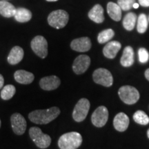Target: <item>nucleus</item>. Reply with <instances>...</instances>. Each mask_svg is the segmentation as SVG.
Listing matches in <instances>:
<instances>
[{
  "label": "nucleus",
  "mask_w": 149,
  "mask_h": 149,
  "mask_svg": "<svg viewBox=\"0 0 149 149\" xmlns=\"http://www.w3.org/2000/svg\"><path fill=\"white\" fill-rule=\"evenodd\" d=\"M31 46L33 52L40 58L44 59L48 55V42L44 37H35L31 41Z\"/></svg>",
  "instance_id": "6e6552de"
},
{
  "label": "nucleus",
  "mask_w": 149,
  "mask_h": 149,
  "mask_svg": "<svg viewBox=\"0 0 149 149\" xmlns=\"http://www.w3.org/2000/svg\"><path fill=\"white\" fill-rule=\"evenodd\" d=\"M61 81L57 76L51 75L42 78L40 81V86L44 91H53L60 86Z\"/></svg>",
  "instance_id": "ddd939ff"
},
{
  "label": "nucleus",
  "mask_w": 149,
  "mask_h": 149,
  "mask_svg": "<svg viewBox=\"0 0 149 149\" xmlns=\"http://www.w3.org/2000/svg\"><path fill=\"white\" fill-rule=\"evenodd\" d=\"M47 1H58V0H46Z\"/></svg>",
  "instance_id": "72a5a7b5"
},
{
  "label": "nucleus",
  "mask_w": 149,
  "mask_h": 149,
  "mask_svg": "<svg viewBox=\"0 0 149 149\" xmlns=\"http://www.w3.org/2000/svg\"><path fill=\"white\" fill-rule=\"evenodd\" d=\"M135 3V0H117V4L120 6L122 10L124 11L130 10Z\"/></svg>",
  "instance_id": "cd10ccee"
},
{
  "label": "nucleus",
  "mask_w": 149,
  "mask_h": 149,
  "mask_svg": "<svg viewBox=\"0 0 149 149\" xmlns=\"http://www.w3.org/2000/svg\"><path fill=\"white\" fill-rule=\"evenodd\" d=\"M81 134L77 132H69L59 137L58 146L60 149H77L82 144Z\"/></svg>",
  "instance_id": "f03ea898"
},
{
  "label": "nucleus",
  "mask_w": 149,
  "mask_h": 149,
  "mask_svg": "<svg viewBox=\"0 0 149 149\" xmlns=\"http://www.w3.org/2000/svg\"><path fill=\"white\" fill-rule=\"evenodd\" d=\"M138 55H139V60L141 63L144 64L146 63L149 59V53L147 51V50L144 48H139L138 51Z\"/></svg>",
  "instance_id": "c85d7f7f"
},
{
  "label": "nucleus",
  "mask_w": 149,
  "mask_h": 149,
  "mask_svg": "<svg viewBox=\"0 0 149 149\" xmlns=\"http://www.w3.org/2000/svg\"><path fill=\"white\" fill-rule=\"evenodd\" d=\"M92 43L90 38L88 37H80V38L74 39L70 43V48L74 51L77 52H87L91 48Z\"/></svg>",
  "instance_id": "f8f14e48"
},
{
  "label": "nucleus",
  "mask_w": 149,
  "mask_h": 149,
  "mask_svg": "<svg viewBox=\"0 0 149 149\" xmlns=\"http://www.w3.org/2000/svg\"><path fill=\"white\" fill-rule=\"evenodd\" d=\"M3 1H5V0H3Z\"/></svg>",
  "instance_id": "e433bc0d"
},
{
  "label": "nucleus",
  "mask_w": 149,
  "mask_h": 149,
  "mask_svg": "<svg viewBox=\"0 0 149 149\" xmlns=\"http://www.w3.org/2000/svg\"><path fill=\"white\" fill-rule=\"evenodd\" d=\"M139 3L141 6H144V7L149 6V0H139Z\"/></svg>",
  "instance_id": "c756f323"
},
{
  "label": "nucleus",
  "mask_w": 149,
  "mask_h": 149,
  "mask_svg": "<svg viewBox=\"0 0 149 149\" xmlns=\"http://www.w3.org/2000/svg\"><path fill=\"white\" fill-rule=\"evenodd\" d=\"M129 117L124 113H119L113 120V126L115 130L119 132H124L129 126Z\"/></svg>",
  "instance_id": "4468645a"
},
{
  "label": "nucleus",
  "mask_w": 149,
  "mask_h": 149,
  "mask_svg": "<svg viewBox=\"0 0 149 149\" xmlns=\"http://www.w3.org/2000/svg\"><path fill=\"white\" fill-rule=\"evenodd\" d=\"M120 100L128 105L137 103L139 100V93L135 87L131 86H123L118 91Z\"/></svg>",
  "instance_id": "39448f33"
},
{
  "label": "nucleus",
  "mask_w": 149,
  "mask_h": 149,
  "mask_svg": "<svg viewBox=\"0 0 149 149\" xmlns=\"http://www.w3.org/2000/svg\"><path fill=\"white\" fill-rule=\"evenodd\" d=\"M29 135L38 148L44 149L51 145V138L47 134L44 133L40 128L31 127L29 129Z\"/></svg>",
  "instance_id": "20e7f679"
},
{
  "label": "nucleus",
  "mask_w": 149,
  "mask_h": 149,
  "mask_svg": "<svg viewBox=\"0 0 149 149\" xmlns=\"http://www.w3.org/2000/svg\"><path fill=\"white\" fill-rule=\"evenodd\" d=\"M16 93V88L13 85L5 86L1 91V97L3 100H10Z\"/></svg>",
  "instance_id": "a878e982"
},
{
  "label": "nucleus",
  "mask_w": 149,
  "mask_h": 149,
  "mask_svg": "<svg viewBox=\"0 0 149 149\" xmlns=\"http://www.w3.org/2000/svg\"><path fill=\"white\" fill-rule=\"evenodd\" d=\"M122 48L120 42L111 41L107 44L103 49V54L108 59H114Z\"/></svg>",
  "instance_id": "2eb2a0df"
},
{
  "label": "nucleus",
  "mask_w": 149,
  "mask_h": 149,
  "mask_svg": "<svg viewBox=\"0 0 149 149\" xmlns=\"http://www.w3.org/2000/svg\"><path fill=\"white\" fill-rule=\"evenodd\" d=\"M144 74H145V77L146 78V79L148 80V81H149V68L146 70Z\"/></svg>",
  "instance_id": "2f4dec72"
},
{
  "label": "nucleus",
  "mask_w": 149,
  "mask_h": 149,
  "mask_svg": "<svg viewBox=\"0 0 149 149\" xmlns=\"http://www.w3.org/2000/svg\"><path fill=\"white\" fill-rule=\"evenodd\" d=\"M1 120H0V128H1Z\"/></svg>",
  "instance_id": "c9c22d12"
},
{
  "label": "nucleus",
  "mask_w": 149,
  "mask_h": 149,
  "mask_svg": "<svg viewBox=\"0 0 149 149\" xmlns=\"http://www.w3.org/2000/svg\"><path fill=\"white\" fill-rule=\"evenodd\" d=\"M148 19L145 14H140L138 17L137 30L139 33H144L148 29Z\"/></svg>",
  "instance_id": "bb28decb"
},
{
  "label": "nucleus",
  "mask_w": 149,
  "mask_h": 149,
  "mask_svg": "<svg viewBox=\"0 0 149 149\" xmlns=\"http://www.w3.org/2000/svg\"><path fill=\"white\" fill-rule=\"evenodd\" d=\"M134 51L131 46H126L124 49L120 64L124 67H130L134 64Z\"/></svg>",
  "instance_id": "6ab92c4d"
},
{
  "label": "nucleus",
  "mask_w": 149,
  "mask_h": 149,
  "mask_svg": "<svg viewBox=\"0 0 149 149\" xmlns=\"http://www.w3.org/2000/svg\"><path fill=\"white\" fill-rule=\"evenodd\" d=\"M133 118L137 124L140 125H147L149 123V117L146 115V113L143 111L139 110L137 111L133 114Z\"/></svg>",
  "instance_id": "393cba45"
},
{
  "label": "nucleus",
  "mask_w": 149,
  "mask_h": 149,
  "mask_svg": "<svg viewBox=\"0 0 149 149\" xmlns=\"http://www.w3.org/2000/svg\"><path fill=\"white\" fill-rule=\"evenodd\" d=\"M93 79L96 84L105 87H111L113 84V77L111 72L103 68H97L93 72Z\"/></svg>",
  "instance_id": "0eeeda50"
},
{
  "label": "nucleus",
  "mask_w": 149,
  "mask_h": 149,
  "mask_svg": "<svg viewBox=\"0 0 149 149\" xmlns=\"http://www.w3.org/2000/svg\"><path fill=\"white\" fill-rule=\"evenodd\" d=\"M11 126L13 130L16 135H22L26 129V121L23 115L19 113H14L10 117Z\"/></svg>",
  "instance_id": "9d476101"
},
{
  "label": "nucleus",
  "mask_w": 149,
  "mask_h": 149,
  "mask_svg": "<svg viewBox=\"0 0 149 149\" xmlns=\"http://www.w3.org/2000/svg\"><path fill=\"white\" fill-rule=\"evenodd\" d=\"M115 32L113 29H109L102 31V32L99 33L97 36V41L100 44H105L114 37Z\"/></svg>",
  "instance_id": "b1692460"
},
{
  "label": "nucleus",
  "mask_w": 149,
  "mask_h": 149,
  "mask_svg": "<svg viewBox=\"0 0 149 149\" xmlns=\"http://www.w3.org/2000/svg\"><path fill=\"white\" fill-rule=\"evenodd\" d=\"M147 136H148V137L149 138V128L148 129V130H147Z\"/></svg>",
  "instance_id": "f704fd0d"
},
{
  "label": "nucleus",
  "mask_w": 149,
  "mask_h": 149,
  "mask_svg": "<svg viewBox=\"0 0 149 149\" xmlns=\"http://www.w3.org/2000/svg\"><path fill=\"white\" fill-rule=\"evenodd\" d=\"M58 107H51L44 110H35L29 114V118L36 124H46L55 120L60 114Z\"/></svg>",
  "instance_id": "f257e3e1"
},
{
  "label": "nucleus",
  "mask_w": 149,
  "mask_h": 149,
  "mask_svg": "<svg viewBox=\"0 0 149 149\" xmlns=\"http://www.w3.org/2000/svg\"><path fill=\"white\" fill-rule=\"evenodd\" d=\"M109 120V111L104 106L97 108L91 116V122L95 126L102 128L107 124Z\"/></svg>",
  "instance_id": "1a4fd4ad"
},
{
  "label": "nucleus",
  "mask_w": 149,
  "mask_h": 149,
  "mask_svg": "<svg viewBox=\"0 0 149 149\" xmlns=\"http://www.w3.org/2000/svg\"><path fill=\"white\" fill-rule=\"evenodd\" d=\"M69 15L66 10H54L48 17V23L50 26L57 29H63L68 24Z\"/></svg>",
  "instance_id": "7ed1b4c3"
},
{
  "label": "nucleus",
  "mask_w": 149,
  "mask_h": 149,
  "mask_svg": "<svg viewBox=\"0 0 149 149\" xmlns=\"http://www.w3.org/2000/svg\"><path fill=\"white\" fill-rule=\"evenodd\" d=\"M3 83H4V79H3L2 74H0V89L3 87Z\"/></svg>",
  "instance_id": "7c9ffc66"
},
{
  "label": "nucleus",
  "mask_w": 149,
  "mask_h": 149,
  "mask_svg": "<svg viewBox=\"0 0 149 149\" xmlns=\"http://www.w3.org/2000/svg\"><path fill=\"white\" fill-rule=\"evenodd\" d=\"M14 17L18 22L24 23V22H27L31 19L32 13L27 8H19L16 9Z\"/></svg>",
  "instance_id": "4be33fe9"
},
{
  "label": "nucleus",
  "mask_w": 149,
  "mask_h": 149,
  "mask_svg": "<svg viewBox=\"0 0 149 149\" xmlns=\"http://www.w3.org/2000/svg\"><path fill=\"white\" fill-rule=\"evenodd\" d=\"M16 12V8L12 3L6 1H0V15L4 17H14Z\"/></svg>",
  "instance_id": "412c9836"
},
{
  "label": "nucleus",
  "mask_w": 149,
  "mask_h": 149,
  "mask_svg": "<svg viewBox=\"0 0 149 149\" xmlns=\"http://www.w3.org/2000/svg\"><path fill=\"white\" fill-rule=\"evenodd\" d=\"M91 104L88 99L81 98L76 104L72 112V118L77 122H83L88 115Z\"/></svg>",
  "instance_id": "423d86ee"
},
{
  "label": "nucleus",
  "mask_w": 149,
  "mask_h": 149,
  "mask_svg": "<svg viewBox=\"0 0 149 149\" xmlns=\"http://www.w3.org/2000/svg\"><path fill=\"white\" fill-rule=\"evenodd\" d=\"M24 50L20 46H16L11 49L8 56V62L11 65L17 64L24 57Z\"/></svg>",
  "instance_id": "a211bd4d"
},
{
  "label": "nucleus",
  "mask_w": 149,
  "mask_h": 149,
  "mask_svg": "<svg viewBox=\"0 0 149 149\" xmlns=\"http://www.w3.org/2000/svg\"><path fill=\"white\" fill-rule=\"evenodd\" d=\"M91 64L90 57L86 55H81L76 57L72 64V70L77 74H81L88 70Z\"/></svg>",
  "instance_id": "9b49d317"
},
{
  "label": "nucleus",
  "mask_w": 149,
  "mask_h": 149,
  "mask_svg": "<svg viewBox=\"0 0 149 149\" xmlns=\"http://www.w3.org/2000/svg\"><path fill=\"white\" fill-rule=\"evenodd\" d=\"M15 79L17 82L22 84H30L35 79L34 74L24 70H18L14 74Z\"/></svg>",
  "instance_id": "dca6fc26"
},
{
  "label": "nucleus",
  "mask_w": 149,
  "mask_h": 149,
  "mask_svg": "<svg viewBox=\"0 0 149 149\" xmlns=\"http://www.w3.org/2000/svg\"><path fill=\"white\" fill-rule=\"evenodd\" d=\"M139 4H138V3H134V4H133V8H139Z\"/></svg>",
  "instance_id": "473e14b6"
},
{
  "label": "nucleus",
  "mask_w": 149,
  "mask_h": 149,
  "mask_svg": "<svg viewBox=\"0 0 149 149\" xmlns=\"http://www.w3.org/2000/svg\"><path fill=\"white\" fill-rule=\"evenodd\" d=\"M88 17L97 24H101L104 21V8L101 5L96 4L88 12Z\"/></svg>",
  "instance_id": "f3484780"
},
{
  "label": "nucleus",
  "mask_w": 149,
  "mask_h": 149,
  "mask_svg": "<svg viewBox=\"0 0 149 149\" xmlns=\"http://www.w3.org/2000/svg\"><path fill=\"white\" fill-rule=\"evenodd\" d=\"M107 13L110 17L115 22L120 21L122 19V9L117 3L113 2L108 3Z\"/></svg>",
  "instance_id": "aec40b11"
},
{
  "label": "nucleus",
  "mask_w": 149,
  "mask_h": 149,
  "mask_svg": "<svg viewBox=\"0 0 149 149\" xmlns=\"http://www.w3.org/2000/svg\"><path fill=\"white\" fill-rule=\"evenodd\" d=\"M137 17L134 13H128L123 19V26L128 31H133L135 28Z\"/></svg>",
  "instance_id": "5701e85b"
}]
</instances>
